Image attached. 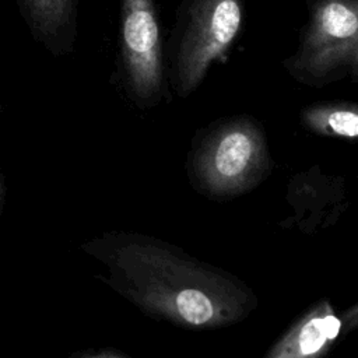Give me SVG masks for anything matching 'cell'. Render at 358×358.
I'll return each instance as SVG.
<instances>
[{"mask_svg":"<svg viewBox=\"0 0 358 358\" xmlns=\"http://www.w3.org/2000/svg\"><path fill=\"white\" fill-rule=\"evenodd\" d=\"M106 267L101 280L145 316L192 330L228 327L257 306L231 273L150 235L105 232L81 246Z\"/></svg>","mask_w":358,"mask_h":358,"instance_id":"obj_1","label":"cell"},{"mask_svg":"<svg viewBox=\"0 0 358 358\" xmlns=\"http://www.w3.org/2000/svg\"><path fill=\"white\" fill-rule=\"evenodd\" d=\"M273 161L262 126L250 116H232L199 134L189 154V178L210 199L227 200L250 192L271 172Z\"/></svg>","mask_w":358,"mask_h":358,"instance_id":"obj_2","label":"cell"},{"mask_svg":"<svg viewBox=\"0 0 358 358\" xmlns=\"http://www.w3.org/2000/svg\"><path fill=\"white\" fill-rule=\"evenodd\" d=\"M306 7L308 21L284 69L312 88L358 81V0H306Z\"/></svg>","mask_w":358,"mask_h":358,"instance_id":"obj_3","label":"cell"},{"mask_svg":"<svg viewBox=\"0 0 358 358\" xmlns=\"http://www.w3.org/2000/svg\"><path fill=\"white\" fill-rule=\"evenodd\" d=\"M243 20L242 0H182L171 36V80L179 96L190 95L210 66L225 59Z\"/></svg>","mask_w":358,"mask_h":358,"instance_id":"obj_4","label":"cell"},{"mask_svg":"<svg viewBox=\"0 0 358 358\" xmlns=\"http://www.w3.org/2000/svg\"><path fill=\"white\" fill-rule=\"evenodd\" d=\"M119 57L124 87L140 108L162 96V43L155 0H120Z\"/></svg>","mask_w":358,"mask_h":358,"instance_id":"obj_5","label":"cell"},{"mask_svg":"<svg viewBox=\"0 0 358 358\" xmlns=\"http://www.w3.org/2000/svg\"><path fill=\"white\" fill-rule=\"evenodd\" d=\"M358 324V308L337 313L327 299L312 305L271 345L268 358H306L324 355L337 340Z\"/></svg>","mask_w":358,"mask_h":358,"instance_id":"obj_6","label":"cell"},{"mask_svg":"<svg viewBox=\"0 0 358 358\" xmlns=\"http://www.w3.org/2000/svg\"><path fill=\"white\" fill-rule=\"evenodd\" d=\"M32 36L53 56L73 50L77 39V0H15Z\"/></svg>","mask_w":358,"mask_h":358,"instance_id":"obj_7","label":"cell"},{"mask_svg":"<svg viewBox=\"0 0 358 358\" xmlns=\"http://www.w3.org/2000/svg\"><path fill=\"white\" fill-rule=\"evenodd\" d=\"M316 175L317 176H315V169H309L294 176L292 180H289L287 196L288 203L294 206L295 213H299L312 201H315V206H312L303 222V225L312 227L313 231L319 224L323 225V222L334 221L336 215L327 210V207L334 211L337 210V206L344 207L343 182L340 186H337L340 180L320 175L319 169H316Z\"/></svg>","mask_w":358,"mask_h":358,"instance_id":"obj_8","label":"cell"},{"mask_svg":"<svg viewBox=\"0 0 358 358\" xmlns=\"http://www.w3.org/2000/svg\"><path fill=\"white\" fill-rule=\"evenodd\" d=\"M301 123L319 136L355 138L358 136V106L347 101L310 105L301 110Z\"/></svg>","mask_w":358,"mask_h":358,"instance_id":"obj_9","label":"cell"},{"mask_svg":"<svg viewBox=\"0 0 358 358\" xmlns=\"http://www.w3.org/2000/svg\"><path fill=\"white\" fill-rule=\"evenodd\" d=\"M6 193H7V185H6V176L4 173L0 171V214L4 206V199H6Z\"/></svg>","mask_w":358,"mask_h":358,"instance_id":"obj_10","label":"cell"},{"mask_svg":"<svg viewBox=\"0 0 358 358\" xmlns=\"http://www.w3.org/2000/svg\"><path fill=\"white\" fill-rule=\"evenodd\" d=\"M1 110H3V108H1V106H0V112H1Z\"/></svg>","mask_w":358,"mask_h":358,"instance_id":"obj_11","label":"cell"}]
</instances>
